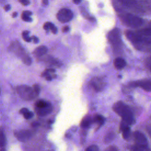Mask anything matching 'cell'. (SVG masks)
Instances as JSON below:
<instances>
[{"mask_svg":"<svg viewBox=\"0 0 151 151\" xmlns=\"http://www.w3.org/2000/svg\"><path fill=\"white\" fill-rule=\"evenodd\" d=\"M113 110L122 117L123 120L127 122L129 124H134L135 119L133 114L129 107L123 101H119L116 102L113 107Z\"/></svg>","mask_w":151,"mask_h":151,"instance_id":"cell-1","label":"cell"},{"mask_svg":"<svg viewBox=\"0 0 151 151\" xmlns=\"http://www.w3.org/2000/svg\"><path fill=\"white\" fill-rule=\"evenodd\" d=\"M120 18L125 25L131 28L139 27L143 23V21L141 18L129 13L123 14L120 16Z\"/></svg>","mask_w":151,"mask_h":151,"instance_id":"cell-2","label":"cell"},{"mask_svg":"<svg viewBox=\"0 0 151 151\" xmlns=\"http://www.w3.org/2000/svg\"><path fill=\"white\" fill-rule=\"evenodd\" d=\"M17 92L19 96L25 100H32L38 96L32 87L27 85L18 86L17 87Z\"/></svg>","mask_w":151,"mask_h":151,"instance_id":"cell-3","label":"cell"},{"mask_svg":"<svg viewBox=\"0 0 151 151\" xmlns=\"http://www.w3.org/2000/svg\"><path fill=\"white\" fill-rule=\"evenodd\" d=\"M73 14L72 11L67 8L61 9L57 14V18L61 22H67L72 19Z\"/></svg>","mask_w":151,"mask_h":151,"instance_id":"cell-4","label":"cell"},{"mask_svg":"<svg viewBox=\"0 0 151 151\" xmlns=\"http://www.w3.org/2000/svg\"><path fill=\"white\" fill-rule=\"evenodd\" d=\"M108 39L113 45L119 46L122 42L119 29L115 28L111 30L108 34Z\"/></svg>","mask_w":151,"mask_h":151,"instance_id":"cell-5","label":"cell"},{"mask_svg":"<svg viewBox=\"0 0 151 151\" xmlns=\"http://www.w3.org/2000/svg\"><path fill=\"white\" fill-rule=\"evenodd\" d=\"M90 85L95 91H100L104 88L106 83L101 78L96 77L91 80Z\"/></svg>","mask_w":151,"mask_h":151,"instance_id":"cell-6","label":"cell"},{"mask_svg":"<svg viewBox=\"0 0 151 151\" xmlns=\"http://www.w3.org/2000/svg\"><path fill=\"white\" fill-rule=\"evenodd\" d=\"M129 86L132 87H140L147 91H151V81L150 80H142L131 82Z\"/></svg>","mask_w":151,"mask_h":151,"instance_id":"cell-7","label":"cell"},{"mask_svg":"<svg viewBox=\"0 0 151 151\" xmlns=\"http://www.w3.org/2000/svg\"><path fill=\"white\" fill-rule=\"evenodd\" d=\"M14 135L18 140L25 142L30 138L31 132L27 130H19L15 131Z\"/></svg>","mask_w":151,"mask_h":151,"instance_id":"cell-8","label":"cell"},{"mask_svg":"<svg viewBox=\"0 0 151 151\" xmlns=\"http://www.w3.org/2000/svg\"><path fill=\"white\" fill-rule=\"evenodd\" d=\"M133 136L135 142L137 144L142 145H147V141L145 136L139 131H135L133 133Z\"/></svg>","mask_w":151,"mask_h":151,"instance_id":"cell-9","label":"cell"},{"mask_svg":"<svg viewBox=\"0 0 151 151\" xmlns=\"http://www.w3.org/2000/svg\"><path fill=\"white\" fill-rule=\"evenodd\" d=\"M37 114L40 116H45L48 114H50L52 110V107L51 106L50 103H48L47 106L44 107L38 108L36 107L35 109Z\"/></svg>","mask_w":151,"mask_h":151,"instance_id":"cell-10","label":"cell"},{"mask_svg":"<svg viewBox=\"0 0 151 151\" xmlns=\"http://www.w3.org/2000/svg\"><path fill=\"white\" fill-rule=\"evenodd\" d=\"M124 6L133 9H139V4L136 0H118Z\"/></svg>","mask_w":151,"mask_h":151,"instance_id":"cell-11","label":"cell"},{"mask_svg":"<svg viewBox=\"0 0 151 151\" xmlns=\"http://www.w3.org/2000/svg\"><path fill=\"white\" fill-rule=\"evenodd\" d=\"M93 122V120L91 117V116H86L82 119L80 123V127L82 128H87L91 125Z\"/></svg>","mask_w":151,"mask_h":151,"instance_id":"cell-12","label":"cell"},{"mask_svg":"<svg viewBox=\"0 0 151 151\" xmlns=\"http://www.w3.org/2000/svg\"><path fill=\"white\" fill-rule=\"evenodd\" d=\"M126 63L125 60L123 58L120 57L116 58L114 61V67L119 70H121L123 68L126 66Z\"/></svg>","mask_w":151,"mask_h":151,"instance_id":"cell-13","label":"cell"},{"mask_svg":"<svg viewBox=\"0 0 151 151\" xmlns=\"http://www.w3.org/2000/svg\"><path fill=\"white\" fill-rule=\"evenodd\" d=\"M47 51H48V49L45 46L41 45V46L37 47L35 50L34 54H35L38 57H41V56L44 55L47 52Z\"/></svg>","mask_w":151,"mask_h":151,"instance_id":"cell-14","label":"cell"},{"mask_svg":"<svg viewBox=\"0 0 151 151\" xmlns=\"http://www.w3.org/2000/svg\"><path fill=\"white\" fill-rule=\"evenodd\" d=\"M93 122L97 123L99 126H101L104 123V118L103 116L100 114H96L93 118Z\"/></svg>","mask_w":151,"mask_h":151,"instance_id":"cell-15","label":"cell"},{"mask_svg":"<svg viewBox=\"0 0 151 151\" xmlns=\"http://www.w3.org/2000/svg\"><path fill=\"white\" fill-rule=\"evenodd\" d=\"M122 136L126 140H129L130 137H131V130L129 127L123 129V130H122Z\"/></svg>","mask_w":151,"mask_h":151,"instance_id":"cell-16","label":"cell"},{"mask_svg":"<svg viewBox=\"0 0 151 151\" xmlns=\"http://www.w3.org/2000/svg\"><path fill=\"white\" fill-rule=\"evenodd\" d=\"M131 150L143 151V150H149V149L147 147V146L146 145H142L136 143V145H135L132 147Z\"/></svg>","mask_w":151,"mask_h":151,"instance_id":"cell-17","label":"cell"},{"mask_svg":"<svg viewBox=\"0 0 151 151\" xmlns=\"http://www.w3.org/2000/svg\"><path fill=\"white\" fill-rule=\"evenodd\" d=\"M6 145V137L4 132L0 130V147H4Z\"/></svg>","mask_w":151,"mask_h":151,"instance_id":"cell-18","label":"cell"},{"mask_svg":"<svg viewBox=\"0 0 151 151\" xmlns=\"http://www.w3.org/2000/svg\"><path fill=\"white\" fill-rule=\"evenodd\" d=\"M49 102L45 101L44 100H38L36 103H35V106L36 107H38V108H41V107H45L46 106H47V104H48Z\"/></svg>","mask_w":151,"mask_h":151,"instance_id":"cell-19","label":"cell"},{"mask_svg":"<svg viewBox=\"0 0 151 151\" xmlns=\"http://www.w3.org/2000/svg\"><path fill=\"white\" fill-rule=\"evenodd\" d=\"M114 133H107V134L104 137V141L106 143H109L110 142L111 140H113V139H114Z\"/></svg>","mask_w":151,"mask_h":151,"instance_id":"cell-20","label":"cell"},{"mask_svg":"<svg viewBox=\"0 0 151 151\" xmlns=\"http://www.w3.org/2000/svg\"><path fill=\"white\" fill-rule=\"evenodd\" d=\"M22 60L23 61V63L27 65H29L31 64V58L29 57V55L28 54H27L26 55H25L22 58Z\"/></svg>","mask_w":151,"mask_h":151,"instance_id":"cell-21","label":"cell"},{"mask_svg":"<svg viewBox=\"0 0 151 151\" xmlns=\"http://www.w3.org/2000/svg\"><path fill=\"white\" fill-rule=\"evenodd\" d=\"M54 26V25L51 23V22H45L44 24V26H43V28L46 30V31H48V30H51V29Z\"/></svg>","mask_w":151,"mask_h":151,"instance_id":"cell-22","label":"cell"},{"mask_svg":"<svg viewBox=\"0 0 151 151\" xmlns=\"http://www.w3.org/2000/svg\"><path fill=\"white\" fill-rule=\"evenodd\" d=\"M23 116L26 119H29L32 118L34 116V113L32 112H31V111H28L27 113H25V114H24Z\"/></svg>","mask_w":151,"mask_h":151,"instance_id":"cell-23","label":"cell"},{"mask_svg":"<svg viewBox=\"0 0 151 151\" xmlns=\"http://www.w3.org/2000/svg\"><path fill=\"white\" fill-rule=\"evenodd\" d=\"M86 151H97L99 150V147L96 145L90 146L88 147L86 149Z\"/></svg>","mask_w":151,"mask_h":151,"instance_id":"cell-24","label":"cell"},{"mask_svg":"<svg viewBox=\"0 0 151 151\" xmlns=\"http://www.w3.org/2000/svg\"><path fill=\"white\" fill-rule=\"evenodd\" d=\"M21 18H22V20L24 21H26V22H31L32 21V19H31V18L29 17V16L24 15L23 14H22Z\"/></svg>","mask_w":151,"mask_h":151,"instance_id":"cell-25","label":"cell"},{"mask_svg":"<svg viewBox=\"0 0 151 151\" xmlns=\"http://www.w3.org/2000/svg\"><path fill=\"white\" fill-rule=\"evenodd\" d=\"M32 88H34V90L35 92L36 93V94L37 95H38L40 92V86L38 85H37V84H34L32 86Z\"/></svg>","mask_w":151,"mask_h":151,"instance_id":"cell-26","label":"cell"},{"mask_svg":"<svg viewBox=\"0 0 151 151\" xmlns=\"http://www.w3.org/2000/svg\"><path fill=\"white\" fill-rule=\"evenodd\" d=\"M22 38L24 39V41H27V42H31V38L29 37L28 36V35H22Z\"/></svg>","mask_w":151,"mask_h":151,"instance_id":"cell-27","label":"cell"},{"mask_svg":"<svg viewBox=\"0 0 151 151\" xmlns=\"http://www.w3.org/2000/svg\"><path fill=\"white\" fill-rule=\"evenodd\" d=\"M19 1L23 5H28L29 4V0H19Z\"/></svg>","mask_w":151,"mask_h":151,"instance_id":"cell-28","label":"cell"},{"mask_svg":"<svg viewBox=\"0 0 151 151\" xmlns=\"http://www.w3.org/2000/svg\"><path fill=\"white\" fill-rule=\"evenodd\" d=\"M29 110H28V109H27V108H22V109H21L20 110H19V113H21V114H22V115L24 114H25V113H27V111H28Z\"/></svg>","mask_w":151,"mask_h":151,"instance_id":"cell-29","label":"cell"},{"mask_svg":"<svg viewBox=\"0 0 151 151\" xmlns=\"http://www.w3.org/2000/svg\"><path fill=\"white\" fill-rule=\"evenodd\" d=\"M48 75H50V73L48 72V71H46V70L44 71L41 73V77H47V76H48Z\"/></svg>","mask_w":151,"mask_h":151,"instance_id":"cell-30","label":"cell"},{"mask_svg":"<svg viewBox=\"0 0 151 151\" xmlns=\"http://www.w3.org/2000/svg\"><path fill=\"white\" fill-rule=\"evenodd\" d=\"M106 150H108V151H116V150H117V149L116 147H115L114 146H110V147L106 149Z\"/></svg>","mask_w":151,"mask_h":151,"instance_id":"cell-31","label":"cell"},{"mask_svg":"<svg viewBox=\"0 0 151 151\" xmlns=\"http://www.w3.org/2000/svg\"><path fill=\"white\" fill-rule=\"evenodd\" d=\"M31 38V40H32L34 43H38L39 42V40L37 37L35 36H32Z\"/></svg>","mask_w":151,"mask_h":151,"instance_id":"cell-32","label":"cell"},{"mask_svg":"<svg viewBox=\"0 0 151 151\" xmlns=\"http://www.w3.org/2000/svg\"><path fill=\"white\" fill-rule=\"evenodd\" d=\"M70 29V28L68 26H65L62 28V31L63 32H67Z\"/></svg>","mask_w":151,"mask_h":151,"instance_id":"cell-33","label":"cell"},{"mask_svg":"<svg viewBox=\"0 0 151 151\" xmlns=\"http://www.w3.org/2000/svg\"><path fill=\"white\" fill-rule=\"evenodd\" d=\"M4 9L5 11H8L11 9V6L9 4H6L4 6Z\"/></svg>","mask_w":151,"mask_h":151,"instance_id":"cell-34","label":"cell"},{"mask_svg":"<svg viewBox=\"0 0 151 151\" xmlns=\"http://www.w3.org/2000/svg\"><path fill=\"white\" fill-rule=\"evenodd\" d=\"M40 123L38 122H32V123L31 126H32V127H36L39 126H40Z\"/></svg>","mask_w":151,"mask_h":151,"instance_id":"cell-35","label":"cell"},{"mask_svg":"<svg viewBox=\"0 0 151 151\" xmlns=\"http://www.w3.org/2000/svg\"><path fill=\"white\" fill-rule=\"evenodd\" d=\"M22 14H24V15H28V16H30V15H32V12L31 11H23Z\"/></svg>","mask_w":151,"mask_h":151,"instance_id":"cell-36","label":"cell"},{"mask_svg":"<svg viewBox=\"0 0 151 151\" xmlns=\"http://www.w3.org/2000/svg\"><path fill=\"white\" fill-rule=\"evenodd\" d=\"M146 129H147V131L148 132V133L149 134V135L151 136V124H149L146 127Z\"/></svg>","mask_w":151,"mask_h":151,"instance_id":"cell-37","label":"cell"},{"mask_svg":"<svg viewBox=\"0 0 151 151\" xmlns=\"http://www.w3.org/2000/svg\"><path fill=\"white\" fill-rule=\"evenodd\" d=\"M51 32H52L53 34H56L57 32V28L54 25V26L51 29Z\"/></svg>","mask_w":151,"mask_h":151,"instance_id":"cell-38","label":"cell"},{"mask_svg":"<svg viewBox=\"0 0 151 151\" xmlns=\"http://www.w3.org/2000/svg\"><path fill=\"white\" fill-rule=\"evenodd\" d=\"M46 71H47L48 72H49L50 73H55V70L54 69H53V68H47V69H46L45 70Z\"/></svg>","mask_w":151,"mask_h":151,"instance_id":"cell-39","label":"cell"},{"mask_svg":"<svg viewBox=\"0 0 151 151\" xmlns=\"http://www.w3.org/2000/svg\"><path fill=\"white\" fill-rule=\"evenodd\" d=\"M147 63V66L149 67V68L151 70V57L148 60Z\"/></svg>","mask_w":151,"mask_h":151,"instance_id":"cell-40","label":"cell"},{"mask_svg":"<svg viewBox=\"0 0 151 151\" xmlns=\"http://www.w3.org/2000/svg\"><path fill=\"white\" fill-rule=\"evenodd\" d=\"M45 79H46L47 80H48V81H50V80H51L52 79V77H51V75H48V76H47V77H45Z\"/></svg>","mask_w":151,"mask_h":151,"instance_id":"cell-41","label":"cell"},{"mask_svg":"<svg viewBox=\"0 0 151 151\" xmlns=\"http://www.w3.org/2000/svg\"><path fill=\"white\" fill-rule=\"evenodd\" d=\"M29 33V32L28 31H24L22 32V35H28Z\"/></svg>","mask_w":151,"mask_h":151,"instance_id":"cell-42","label":"cell"},{"mask_svg":"<svg viewBox=\"0 0 151 151\" xmlns=\"http://www.w3.org/2000/svg\"><path fill=\"white\" fill-rule=\"evenodd\" d=\"M82 0H73V2L76 4H80Z\"/></svg>","mask_w":151,"mask_h":151,"instance_id":"cell-43","label":"cell"},{"mask_svg":"<svg viewBox=\"0 0 151 151\" xmlns=\"http://www.w3.org/2000/svg\"><path fill=\"white\" fill-rule=\"evenodd\" d=\"M42 4H43L44 5H48V0H42Z\"/></svg>","mask_w":151,"mask_h":151,"instance_id":"cell-44","label":"cell"},{"mask_svg":"<svg viewBox=\"0 0 151 151\" xmlns=\"http://www.w3.org/2000/svg\"><path fill=\"white\" fill-rule=\"evenodd\" d=\"M17 16V12H14L13 14H12V17L13 18H15Z\"/></svg>","mask_w":151,"mask_h":151,"instance_id":"cell-45","label":"cell"},{"mask_svg":"<svg viewBox=\"0 0 151 151\" xmlns=\"http://www.w3.org/2000/svg\"><path fill=\"white\" fill-rule=\"evenodd\" d=\"M6 0H0V4H3L5 2Z\"/></svg>","mask_w":151,"mask_h":151,"instance_id":"cell-46","label":"cell"},{"mask_svg":"<svg viewBox=\"0 0 151 151\" xmlns=\"http://www.w3.org/2000/svg\"><path fill=\"white\" fill-rule=\"evenodd\" d=\"M51 77H52V78H55L57 77V75L56 74H53V75L51 76Z\"/></svg>","mask_w":151,"mask_h":151,"instance_id":"cell-47","label":"cell"},{"mask_svg":"<svg viewBox=\"0 0 151 151\" xmlns=\"http://www.w3.org/2000/svg\"><path fill=\"white\" fill-rule=\"evenodd\" d=\"M48 122H49V123H53V120H48Z\"/></svg>","mask_w":151,"mask_h":151,"instance_id":"cell-48","label":"cell"},{"mask_svg":"<svg viewBox=\"0 0 151 151\" xmlns=\"http://www.w3.org/2000/svg\"><path fill=\"white\" fill-rule=\"evenodd\" d=\"M0 94H1V89H0Z\"/></svg>","mask_w":151,"mask_h":151,"instance_id":"cell-49","label":"cell"}]
</instances>
